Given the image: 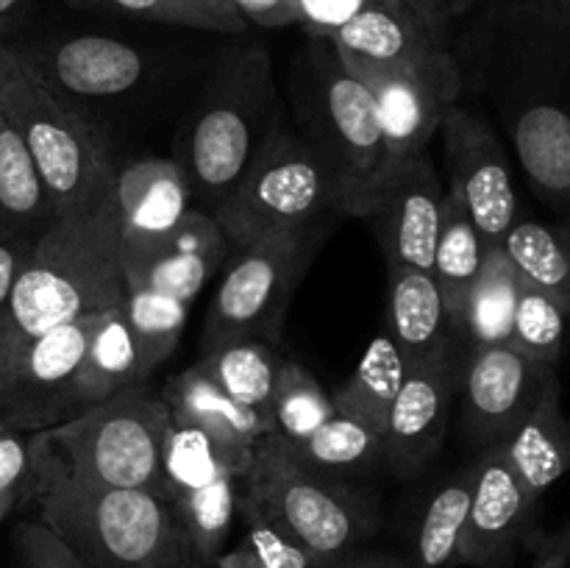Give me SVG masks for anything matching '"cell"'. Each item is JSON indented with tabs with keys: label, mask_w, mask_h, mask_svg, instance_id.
Returning a JSON list of instances; mask_svg holds the SVG:
<instances>
[{
	"label": "cell",
	"mask_w": 570,
	"mask_h": 568,
	"mask_svg": "<svg viewBox=\"0 0 570 568\" xmlns=\"http://www.w3.org/2000/svg\"><path fill=\"white\" fill-rule=\"evenodd\" d=\"M456 22L465 92L488 98L538 198L570 217V0H495Z\"/></svg>",
	"instance_id": "1"
},
{
	"label": "cell",
	"mask_w": 570,
	"mask_h": 568,
	"mask_svg": "<svg viewBox=\"0 0 570 568\" xmlns=\"http://www.w3.org/2000/svg\"><path fill=\"white\" fill-rule=\"evenodd\" d=\"M126 295L117 189L65 212L33 243L9 310L0 317V376L39 334L98 315Z\"/></svg>",
	"instance_id": "2"
},
{
	"label": "cell",
	"mask_w": 570,
	"mask_h": 568,
	"mask_svg": "<svg viewBox=\"0 0 570 568\" xmlns=\"http://www.w3.org/2000/svg\"><path fill=\"white\" fill-rule=\"evenodd\" d=\"M282 128H287V115L271 53L262 45L223 50L173 148L200 209H215Z\"/></svg>",
	"instance_id": "3"
},
{
	"label": "cell",
	"mask_w": 570,
	"mask_h": 568,
	"mask_svg": "<svg viewBox=\"0 0 570 568\" xmlns=\"http://www.w3.org/2000/svg\"><path fill=\"white\" fill-rule=\"evenodd\" d=\"M31 454L28 501L89 568H204L167 499L83 482L33 449Z\"/></svg>",
	"instance_id": "4"
},
{
	"label": "cell",
	"mask_w": 570,
	"mask_h": 568,
	"mask_svg": "<svg viewBox=\"0 0 570 568\" xmlns=\"http://www.w3.org/2000/svg\"><path fill=\"white\" fill-rule=\"evenodd\" d=\"M239 501L304 546L321 568L362 551L379 529L371 496L301 462L278 434L256 445Z\"/></svg>",
	"instance_id": "5"
},
{
	"label": "cell",
	"mask_w": 570,
	"mask_h": 568,
	"mask_svg": "<svg viewBox=\"0 0 570 568\" xmlns=\"http://www.w3.org/2000/svg\"><path fill=\"white\" fill-rule=\"evenodd\" d=\"M170 427L165 395L145 379L59 427L31 434V449L83 482L148 490L165 499L161 454Z\"/></svg>",
	"instance_id": "6"
},
{
	"label": "cell",
	"mask_w": 570,
	"mask_h": 568,
	"mask_svg": "<svg viewBox=\"0 0 570 568\" xmlns=\"http://www.w3.org/2000/svg\"><path fill=\"white\" fill-rule=\"evenodd\" d=\"M0 111L22 137L48 187L56 215L109 195L115 159L81 109L48 87L28 61L0 42Z\"/></svg>",
	"instance_id": "7"
},
{
	"label": "cell",
	"mask_w": 570,
	"mask_h": 568,
	"mask_svg": "<svg viewBox=\"0 0 570 568\" xmlns=\"http://www.w3.org/2000/svg\"><path fill=\"white\" fill-rule=\"evenodd\" d=\"M354 184L295 128H282L212 215L234 248H243L321 217L345 215Z\"/></svg>",
	"instance_id": "8"
},
{
	"label": "cell",
	"mask_w": 570,
	"mask_h": 568,
	"mask_svg": "<svg viewBox=\"0 0 570 568\" xmlns=\"http://www.w3.org/2000/svg\"><path fill=\"white\" fill-rule=\"evenodd\" d=\"M293 128L351 182H367L384 159L373 89L343 61L332 39H306L287 84Z\"/></svg>",
	"instance_id": "9"
},
{
	"label": "cell",
	"mask_w": 570,
	"mask_h": 568,
	"mask_svg": "<svg viewBox=\"0 0 570 568\" xmlns=\"http://www.w3.org/2000/svg\"><path fill=\"white\" fill-rule=\"evenodd\" d=\"M326 232L328 223L321 217L237 248L206 312L200 340L204 354L234 340L278 343L289 301L309 271Z\"/></svg>",
	"instance_id": "10"
},
{
	"label": "cell",
	"mask_w": 570,
	"mask_h": 568,
	"mask_svg": "<svg viewBox=\"0 0 570 568\" xmlns=\"http://www.w3.org/2000/svg\"><path fill=\"white\" fill-rule=\"evenodd\" d=\"M445 184L429 154L376 173L351 189L345 215L371 226L387 271H434Z\"/></svg>",
	"instance_id": "11"
},
{
	"label": "cell",
	"mask_w": 570,
	"mask_h": 568,
	"mask_svg": "<svg viewBox=\"0 0 570 568\" xmlns=\"http://www.w3.org/2000/svg\"><path fill=\"white\" fill-rule=\"evenodd\" d=\"M98 315L61 323L22 345L0 376V421L26 434L78 415L76 382Z\"/></svg>",
	"instance_id": "12"
},
{
	"label": "cell",
	"mask_w": 570,
	"mask_h": 568,
	"mask_svg": "<svg viewBox=\"0 0 570 568\" xmlns=\"http://www.w3.org/2000/svg\"><path fill=\"white\" fill-rule=\"evenodd\" d=\"M557 384V365L532 360L515 345H465L456 393L468 440L482 449L501 445Z\"/></svg>",
	"instance_id": "13"
},
{
	"label": "cell",
	"mask_w": 570,
	"mask_h": 568,
	"mask_svg": "<svg viewBox=\"0 0 570 568\" xmlns=\"http://www.w3.org/2000/svg\"><path fill=\"white\" fill-rule=\"evenodd\" d=\"M445 187L456 193L488 245H501L521 221L510 154L495 128L465 104H456L443 120Z\"/></svg>",
	"instance_id": "14"
},
{
	"label": "cell",
	"mask_w": 570,
	"mask_h": 568,
	"mask_svg": "<svg viewBox=\"0 0 570 568\" xmlns=\"http://www.w3.org/2000/svg\"><path fill=\"white\" fill-rule=\"evenodd\" d=\"M365 84L373 89L379 123H382L384 159L379 173L426 154L429 143L443 128L449 111L462 104L465 95V78L454 48L426 65L371 78Z\"/></svg>",
	"instance_id": "15"
},
{
	"label": "cell",
	"mask_w": 570,
	"mask_h": 568,
	"mask_svg": "<svg viewBox=\"0 0 570 568\" xmlns=\"http://www.w3.org/2000/svg\"><path fill=\"white\" fill-rule=\"evenodd\" d=\"M9 45L70 104L122 98L137 92L150 76V56L139 45L104 33H72L33 45Z\"/></svg>",
	"instance_id": "16"
},
{
	"label": "cell",
	"mask_w": 570,
	"mask_h": 568,
	"mask_svg": "<svg viewBox=\"0 0 570 568\" xmlns=\"http://www.w3.org/2000/svg\"><path fill=\"white\" fill-rule=\"evenodd\" d=\"M345 65L362 78L421 67L451 50V31L429 20L410 0H376L332 37Z\"/></svg>",
	"instance_id": "17"
},
{
	"label": "cell",
	"mask_w": 570,
	"mask_h": 568,
	"mask_svg": "<svg viewBox=\"0 0 570 568\" xmlns=\"http://www.w3.org/2000/svg\"><path fill=\"white\" fill-rule=\"evenodd\" d=\"M462 349L412 362L384 429V462L401 477L429 466L445 440L451 399L460 390Z\"/></svg>",
	"instance_id": "18"
},
{
	"label": "cell",
	"mask_w": 570,
	"mask_h": 568,
	"mask_svg": "<svg viewBox=\"0 0 570 568\" xmlns=\"http://www.w3.org/2000/svg\"><path fill=\"white\" fill-rule=\"evenodd\" d=\"M473 471L476 479L460 562L473 568H507L527 540L538 499L529 493L501 445L484 449Z\"/></svg>",
	"instance_id": "19"
},
{
	"label": "cell",
	"mask_w": 570,
	"mask_h": 568,
	"mask_svg": "<svg viewBox=\"0 0 570 568\" xmlns=\"http://www.w3.org/2000/svg\"><path fill=\"white\" fill-rule=\"evenodd\" d=\"M232 239L212 212L193 206L181 223L156 243L122 251V276L128 287L156 290L193 301L226 262Z\"/></svg>",
	"instance_id": "20"
},
{
	"label": "cell",
	"mask_w": 570,
	"mask_h": 568,
	"mask_svg": "<svg viewBox=\"0 0 570 568\" xmlns=\"http://www.w3.org/2000/svg\"><path fill=\"white\" fill-rule=\"evenodd\" d=\"M120 254L156 243L178 226L195 198L181 165L173 156H148L117 170Z\"/></svg>",
	"instance_id": "21"
},
{
	"label": "cell",
	"mask_w": 570,
	"mask_h": 568,
	"mask_svg": "<svg viewBox=\"0 0 570 568\" xmlns=\"http://www.w3.org/2000/svg\"><path fill=\"white\" fill-rule=\"evenodd\" d=\"M387 334L410 365L462 349L434 273L401 267V271H387Z\"/></svg>",
	"instance_id": "22"
},
{
	"label": "cell",
	"mask_w": 570,
	"mask_h": 568,
	"mask_svg": "<svg viewBox=\"0 0 570 568\" xmlns=\"http://www.w3.org/2000/svg\"><path fill=\"white\" fill-rule=\"evenodd\" d=\"M161 395L170 407L173 423L206 429L239 449H256L262 440L276 434L273 418L267 412L250 410L234 401L215 379L200 371L198 362L178 376L167 379Z\"/></svg>",
	"instance_id": "23"
},
{
	"label": "cell",
	"mask_w": 570,
	"mask_h": 568,
	"mask_svg": "<svg viewBox=\"0 0 570 568\" xmlns=\"http://www.w3.org/2000/svg\"><path fill=\"white\" fill-rule=\"evenodd\" d=\"M507 460L534 499L570 471V418L562 410L560 384L501 443Z\"/></svg>",
	"instance_id": "24"
},
{
	"label": "cell",
	"mask_w": 570,
	"mask_h": 568,
	"mask_svg": "<svg viewBox=\"0 0 570 568\" xmlns=\"http://www.w3.org/2000/svg\"><path fill=\"white\" fill-rule=\"evenodd\" d=\"M56 217L59 215L31 150L0 111V232L37 243Z\"/></svg>",
	"instance_id": "25"
},
{
	"label": "cell",
	"mask_w": 570,
	"mask_h": 568,
	"mask_svg": "<svg viewBox=\"0 0 570 568\" xmlns=\"http://www.w3.org/2000/svg\"><path fill=\"white\" fill-rule=\"evenodd\" d=\"M256 449H239L198 427L173 423L161 454V488L165 499L206 488L223 477H245Z\"/></svg>",
	"instance_id": "26"
},
{
	"label": "cell",
	"mask_w": 570,
	"mask_h": 568,
	"mask_svg": "<svg viewBox=\"0 0 570 568\" xmlns=\"http://www.w3.org/2000/svg\"><path fill=\"white\" fill-rule=\"evenodd\" d=\"M145 379L148 376H145L139 345L134 340V332L128 326L126 315H122L120 304L100 312L98 326H95L92 340H89L87 356H83V365L78 371V415L89 407L111 399L120 390L145 382Z\"/></svg>",
	"instance_id": "27"
},
{
	"label": "cell",
	"mask_w": 570,
	"mask_h": 568,
	"mask_svg": "<svg viewBox=\"0 0 570 568\" xmlns=\"http://www.w3.org/2000/svg\"><path fill=\"white\" fill-rule=\"evenodd\" d=\"M484 256H488V243L479 234L471 212L465 209L456 193L445 187V209H443V228H440L438 251H434V278L443 290L445 306H449L451 326L460 337L462 317H465L468 295L482 273ZM462 343V337H460Z\"/></svg>",
	"instance_id": "28"
},
{
	"label": "cell",
	"mask_w": 570,
	"mask_h": 568,
	"mask_svg": "<svg viewBox=\"0 0 570 568\" xmlns=\"http://www.w3.org/2000/svg\"><path fill=\"white\" fill-rule=\"evenodd\" d=\"M406 368L410 362L404 360L395 340L390 334H379L371 340L354 373L337 390H332L334 407L343 415L371 423L373 429L384 432L390 410L404 388Z\"/></svg>",
	"instance_id": "29"
},
{
	"label": "cell",
	"mask_w": 570,
	"mask_h": 568,
	"mask_svg": "<svg viewBox=\"0 0 570 568\" xmlns=\"http://www.w3.org/2000/svg\"><path fill=\"white\" fill-rule=\"evenodd\" d=\"M521 271L507 254L504 243L488 245L482 273L473 284L462 317V345H501L512 340Z\"/></svg>",
	"instance_id": "30"
},
{
	"label": "cell",
	"mask_w": 570,
	"mask_h": 568,
	"mask_svg": "<svg viewBox=\"0 0 570 568\" xmlns=\"http://www.w3.org/2000/svg\"><path fill=\"white\" fill-rule=\"evenodd\" d=\"M473 479L476 471L454 473L426 501L421 521L412 538L410 568H451L460 562L462 538H465L468 516L473 501Z\"/></svg>",
	"instance_id": "31"
},
{
	"label": "cell",
	"mask_w": 570,
	"mask_h": 568,
	"mask_svg": "<svg viewBox=\"0 0 570 568\" xmlns=\"http://www.w3.org/2000/svg\"><path fill=\"white\" fill-rule=\"evenodd\" d=\"M287 360L278 356V343L271 340H234L206 351L198 368L215 379L234 401L271 415L278 371ZM273 418V415H271Z\"/></svg>",
	"instance_id": "32"
},
{
	"label": "cell",
	"mask_w": 570,
	"mask_h": 568,
	"mask_svg": "<svg viewBox=\"0 0 570 568\" xmlns=\"http://www.w3.org/2000/svg\"><path fill=\"white\" fill-rule=\"evenodd\" d=\"M504 248L521 276L549 290L570 312V217L518 221L504 237Z\"/></svg>",
	"instance_id": "33"
},
{
	"label": "cell",
	"mask_w": 570,
	"mask_h": 568,
	"mask_svg": "<svg viewBox=\"0 0 570 568\" xmlns=\"http://www.w3.org/2000/svg\"><path fill=\"white\" fill-rule=\"evenodd\" d=\"M239 484H243L239 477H223L170 501L193 546V555L204 568H209L226 551L223 546L232 532L234 516L239 512V496H243Z\"/></svg>",
	"instance_id": "34"
},
{
	"label": "cell",
	"mask_w": 570,
	"mask_h": 568,
	"mask_svg": "<svg viewBox=\"0 0 570 568\" xmlns=\"http://www.w3.org/2000/svg\"><path fill=\"white\" fill-rule=\"evenodd\" d=\"M287 449L306 466L340 477L345 471H362V468L384 462V432L337 412L315 434L301 443H287Z\"/></svg>",
	"instance_id": "35"
},
{
	"label": "cell",
	"mask_w": 570,
	"mask_h": 568,
	"mask_svg": "<svg viewBox=\"0 0 570 568\" xmlns=\"http://www.w3.org/2000/svg\"><path fill=\"white\" fill-rule=\"evenodd\" d=\"M120 310L139 345L145 376L150 379V373L161 362L170 360V354L176 351L178 340H181L184 329H187L189 301H181L167 293H156V290L128 287L120 301Z\"/></svg>",
	"instance_id": "36"
},
{
	"label": "cell",
	"mask_w": 570,
	"mask_h": 568,
	"mask_svg": "<svg viewBox=\"0 0 570 568\" xmlns=\"http://www.w3.org/2000/svg\"><path fill=\"white\" fill-rule=\"evenodd\" d=\"M273 429L287 443H301L337 415L334 395L298 362H284L273 393Z\"/></svg>",
	"instance_id": "37"
},
{
	"label": "cell",
	"mask_w": 570,
	"mask_h": 568,
	"mask_svg": "<svg viewBox=\"0 0 570 568\" xmlns=\"http://www.w3.org/2000/svg\"><path fill=\"white\" fill-rule=\"evenodd\" d=\"M570 326V312L560 298L538 284L521 276V295H518L515 326H512L510 345L532 360L557 365L566 351Z\"/></svg>",
	"instance_id": "38"
},
{
	"label": "cell",
	"mask_w": 570,
	"mask_h": 568,
	"mask_svg": "<svg viewBox=\"0 0 570 568\" xmlns=\"http://www.w3.org/2000/svg\"><path fill=\"white\" fill-rule=\"evenodd\" d=\"M248 532L237 546L223 551L209 568H321L315 557L295 543L287 532L239 501Z\"/></svg>",
	"instance_id": "39"
},
{
	"label": "cell",
	"mask_w": 570,
	"mask_h": 568,
	"mask_svg": "<svg viewBox=\"0 0 570 568\" xmlns=\"http://www.w3.org/2000/svg\"><path fill=\"white\" fill-rule=\"evenodd\" d=\"M65 3L83 11H106V14H122L145 22L217 33L215 22L204 11L195 9L189 0H65Z\"/></svg>",
	"instance_id": "40"
},
{
	"label": "cell",
	"mask_w": 570,
	"mask_h": 568,
	"mask_svg": "<svg viewBox=\"0 0 570 568\" xmlns=\"http://www.w3.org/2000/svg\"><path fill=\"white\" fill-rule=\"evenodd\" d=\"M31 477V434L17 432L9 423L0 421V521H3L20 501H28Z\"/></svg>",
	"instance_id": "41"
},
{
	"label": "cell",
	"mask_w": 570,
	"mask_h": 568,
	"mask_svg": "<svg viewBox=\"0 0 570 568\" xmlns=\"http://www.w3.org/2000/svg\"><path fill=\"white\" fill-rule=\"evenodd\" d=\"M22 568H89L59 535L42 521H22L14 532Z\"/></svg>",
	"instance_id": "42"
},
{
	"label": "cell",
	"mask_w": 570,
	"mask_h": 568,
	"mask_svg": "<svg viewBox=\"0 0 570 568\" xmlns=\"http://www.w3.org/2000/svg\"><path fill=\"white\" fill-rule=\"evenodd\" d=\"M376 0H298L301 28L306 37L332 39L354 17H360Z\"/></svg>",
	"instance_id": "43"
},
{
	"label": "cell",
	"mask_w": 570,
	"mask_h": 568,
	"mask_svg": "<svg viewBox=\"0 0 570 568\" xmlns=\"http://www.w3.org/2000/svg\"><path fill=\"white\" fill-rule=\"evenodd\" d=\"M33 251V239L17 237V234L0 232V317L9 310V301L14 295L17 282L28 265V256Z\"/></svg>",
	"instance_id": "44"
},
{
	"label": "cell",
	"mask_w": 570,
	"mask_h": 568,
	"mask_svg": "<svg viewBox=\"0 0 570 568\" xmlns=\"http://www.w3.org/2000/svg\"><path fill=\"white\" fill-rule=\"evenodd\" d=\"M248 26L289 28L301 26L298 0H228Z\"/></svg>",
	"instance_id": "45"
},
{
	"label": "cell",
	"mask_w": 570,
	"mask_h": 568,
	"mask_svg": "<svg viewBox=\"0 0 570 568\" xmlns=\"http://www.w3.org/2000/svg\"><path fill=\"white\" fill-rule=\"evenodd\" d=\"M189 3L215 22L217 33H243L248 28L245 17L228 0H189Z\"/></svg>",
	"instance_id": "46"
},
{
	"label": "cell",
	"mask_w": 570,
	"mask_h": 568,
	"mask_svg": "<svg viewBox=\"0 0 570 568\" xmlns=\"http://www.w3.org/2000/svg\"><path fill=\"white\" fill-rule=\"evenodd\" d=\"M410 3L417 6L429 20L438 22L445 31H451V26L471 11L468 0H410Z\"/></svg>",
	"instance_id": "47"
},
{
	"label": "cell",
	"mask_w": 570,
	"mask_h": 568,
	"mask_svg": "<svg viewBox=\"0 0 570 568\" xmlns=\"http://www.w3.org/2000/svg\"><path fill=\"white\" fill-rule=\"evenodd\" d=\"M534 568H570V521L540 546Z\"/></svg>",
	"instance_id": "48"
},
{
	"label": "cell",
	"mask_w": 570,
	"mask_h": 568,
	"mask_svg": "<svg viewBox=\"0 0 570 568\" xmlns=\"http://www.w3.org/2000/svg\"><path fill=\"white\" fill-rule=\"evenodd\" d=\"M33 0H0V42H11L17 28L26 22Z\"/></svg>",
	"instance_id": "49"
},
{
	"label": "cell",
	"mask_w": 570,
	"mask_h": 568,
	"mask_svg": "<svg viewBox=\"0 0 570 568\" xmlns=\"http://www.w3.org/2000/svg\"><path fill=\"white\" fill-rule=\"evenodd\" d=\"M384 551H356V555L345 557V560L334 562V566H326V568H379L384 560Z\"/></svg>",
	"instance_id": "50"
},
{
	"label": "cell",
	"mask_w": 570,
	"mask_h": 568,
	"mask_svg": "<svg viewBox=\"0 0 570 568\" xmlns=\"http://www.w3.org/2000/svg\"><path fill=\"white\" fill-rule=\"evenodd\" d=\"M379 568H410V562L406 560H401V557H395V555H387L382 560V566Z\"/></svg>",
	"instance_id": "51"
},
{
	"label": "cell",
	"mask_w": 570,
	"mask_h": 568,
	"mask_svg": "<svg viewBox=\"0 0 570 568\" xmlns=\"http://www.w3.org/2000/svg\"><path fill=\"white\" fill-rule=\"evenodd\" d=\"M471 3V9H476V6H484V3H495V0H468Z\"/></svg>",
	"instance_id": "52"
}]
</instances>
